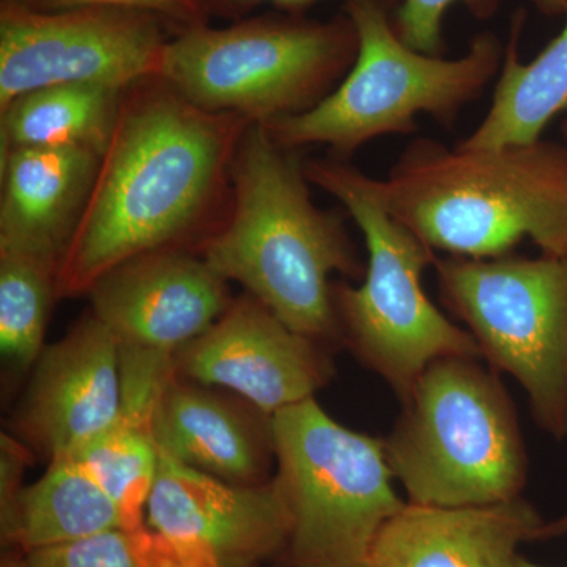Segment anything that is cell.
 I'll return each mask as SVG.
<instances>
[{"label": "cell", "mask_w": 567, "mask_h": 567, "mask_svg": "<svg viewBox=\"0 0 567 567\" xmlns=\"http://www.w3.org/2000/svg\"><path fill=\"white\" fill-rule=\"evenodd\" d=\"M249 125L240 115L194 106L162 78L126 89L59 268V297L89 293L112 268L181 248L219 221Z\"/></svg>", "instance_id": "6da1fadb"}, {"label": "cell", "mask_w": 567, "mask_h": 567, "mask_svg": "<svg viewBox=\"0 0 567 567\" xmlns=\"http://www.w3.org/2000/svg\"><path fill=\"white\" fill-rule=\"evenodd\" d=\"M308 183L292 151L251 123L235 153L221 226L205 238L200 257L287 327L319 341L339 334L331 275L365 270L341 216L320 210Z\"/></svg>", "instance_id": "7a4b0ae2"}, {"label": "cell", "mask_w": 567, "mask_h": 567, "mask_svg": "<svg viewBox=\"0 0 567 567\" xmlns=\"http://www.w3.org/2000/svg\"><path fill=\"white\" fill-rule=\"evenodd\" d=\"M375 188L434 251L492 259L529 238L543 254L567 256V147L558 142L450 151L424 137Z\"/></svg>", "instance_id": "3957f363"}, {"label": "cell", "mask_w": 567, "mask_h": 567, "mask_svg": "<svg viewBox=\"0 0 567 567\" xmlns=\"http://www.w3.org/2000/svg\"><path fill=\"white\" fill-rule=\"evenodd\" d=\"M390 6V0H346L358 35L352 69L311 110L265 123L276 144L292 152L324 144L349 158L377 137L415 133L417 114L451 125L502 70L505 47L495 33L476 35L462 58L424 54L399 37Z\"/></svg>", "instance_id": "277c9868"}, {"label": "cell", "mask_w": 567, "mask_h": 567, "mask_svg": "<svg viewBox=\"0 0 567 567\" xmlns=\"http://www.w3.org/2000/svg\"><path fill=\"white\" fill-rule=\"evenodd\" d=\"M303 171L309 183L344 205L364 235L363 284L357 289L333 286L339 334L357 357L401 401L434 361L480 360L472 333L451 322L424 292V270L439 260L434 249L386 212L374 178L342 159H306Z\"/></svg>", "instance_id": "5b68a950"}, {"label": "cell", "mask_w": 567, "mask_h": 567, "mask_svg": "<svg viewBox=\"0 0 567 567\" xmlns=\"http://www.w3.org/2000/svg\"><path fill=\"white\" fill-rule=\"evenodd\" d=\"M402 406L385 454L409 503L486 506L520 496L528 457L517 415L476 358L434 361Z\"/></svg>", "instance_id": "8992f818"}, {"label": "cell", "mask_w": 567, "mask_h": 567, "mask_svg": "<svg viewBox=\"0 0 567 567\" xmlns=\"http://www.w3.org/2000/svg\"><path fill=\"white\" fill-rule=\"evenodd\" d=\"M357 54V31L344 11L328 21L265 14L174 33L159 78L200 110L265 125L322 102Z\"/></svg>", "instance_id": "52a82bcc"}, {"label": "cell", "mask_w": 567, "mask_h": 567, "mask_svg": "<svg viewBox=\"0 0 567 567\" xmlns=\"http://www.w3.org/2000/svg\"><path fill=\"white\" fill-rule=\"evenodd\" d=\"M295 567H371L377 537L406 505L385 442L339 424L315 398L270 416Z\"/></svg>", "instance_id": "ba28073f"}, {"label": "cell", "mask_w": 567, "mask_h": 567, "mask_svg": "<svg viewBox=\"0 0 567 567\" xmlns=\"http://www.w3.org/2000/svg\"><path fill=\"white\" fill-rule=\"evenodd\" d=\"M440 297L495 371L517 380L533 420L567 439V256L439 259Z\"/></svg>", "instance_id": "9c48e42d"}, {"label": "cell", "mask_w": 567, "mask_h": 567, "mask_svg": "<svg viewBox=\"0 0 567 567\" xmlns=\"http://www.w3.org/2000/svg\"><path fill=\"white\" fill-rule=\"evenodd\" d=\"M174 32L147 11L76 7L41 11L0 2V110L59 84L126 89L162 76Z\"/></svg>", "instance_id": "30bf717a"}, {"label": "cell", "mask_w": 567, "mask_h": 567, "mask_svg": "<svg viewBox=\"0 0 567 567\" xmlns=\"http://www.w3.org/2000/svg\"><path fill=\"white\" fill-rule=\"evenodd\" d=\"M174 361L177 374L235 391L268 417L315 398L331 377L316 339L287 327L249 293L233 301Z\"/></svg>", "instance_id": "8fae6325"}, {"label": "cell", "mask_w": 567, "mask_h": 567, "mask_svg": "<svg viewBox=\"0 0 567 567\" xmlns=\"http://www.w3.org/2000/svg\"><path fill=\"white\" fill-rule=\"evenodd\" d=\"M156 535L210 555L223 567H249L289 544L292 518L278 480L234 484L159 453L147 503Z\"/></svg>", "instance_id": "7c38bea8"}, {"label": "cell", "mask_w": 567, "mask_h": 567, "mask_svg": "<svg viewBox=\"0 0 567 567\" xmlns=\"http://www.w3.org/2000/svg\"><path fill=\"white\" fill-rule=\"evenodd\" d=\"M87 295L92 315L118 344L174 354L233 305L226 279L181 248L133 257L103 275Z\"/></svg>", "instance_id": "4fadbf2b"}, {"label": "cell", "mask_w": 567, "mask_h": 567, "mask_svg": "<svg viewBox=\"0 0 567 567\" xmlns=\"http://www.w3.org/2000/svg\"><path fill=\"white\" fill-rule=\"evenodd\" d=\"M33 369L21 424L50 461L74 456L121 412V344L95 316L44 347Z\"/></svg>", "instance_id": "5bb4252c"}, {"label": "cell", "mask_w": 567, "mask_h": 567, "mask_svg": "<svg viewBox=\"0 0 567 567\" xmlns=\"http://www.w3.org/2000/svg\"><path fill=\"white\" fill-rule=\"evenodd\" d=\"M544 518L524 498L486 506L406 503L377 537L371 567H516Z\"/></svg>", "instance_id": "9a60e30c"}, {"label": "cell", "mask_w": 567, "mask_h": 567, "mask_svg": "<svg viewBox=\"0 0 567 567\" xmlns=\"http://www.w3.org/2000/svg\"><path fill=\"white\" fill-rule=\"evenodd\" d=\"M92 148L29 147L0 156V251L61 268L99 169Z\"/></svg>", "instance_id": "2e32d148"}, {"label": "cell", "mask_w": 567, "mask_h": 567, "mask_svg": "<svg viewBox=\"0 0 567 567\" xmlns=\"http://www.w3.org/2000/svg\"><path fill=\"white\" fill-rule=\"evenodd\" d=\"M153 435L159 453L234 484L265 483L274 453L270 417L262 427L226 399L181 383L177 375L156 406Z\"/></svg>", "instance_id": "e0dca14e"}, {"label": "cell", "mask_w": 567, "mask_h": 567, "mask_svg": "<svg viewBox=\"0 0 567 567\" xmlns=\"http://www.w3.org/2000/svg\"><path fill=\"white\" fill-rule=\"evenodd\" d=\"M122 527L118 507L80 458L50 461L47 473L2 503V532L25 551Z\"/></svg>", "instance_id": "ac0fdd59"}, {"label": "cell", "mask_w": 567, "mask_h": 567, "mask_svg": "<svg viewBox=\"0 0 567 567\" xmlns=\"http://www.w3.org/2000/svg\"><path fill=\"white\" fill-rule=\"evenodd\" d=\"M524 13L511 25L505 59L486 118L461 147L491 148L539 141L548 123L567 110V13L561 32L532 62L518 58Z\"/></svg>", "instance_id": "d6986e66"}, {"label": "cell", "mask_w": 567, "mask_h": 567, "mask_svg": "<svg viewBox=\"0 0 567 567\" xmlns=\"http://www.w3.org/2000/svg\"><path fill=\"white\" fill-rule=\"evenodd\" d=\"M123 93L100 84H59L18 96L0 110V156L29 147H85L103 155Z\"/></svg>", "instance_id": "ffe728a7"}, {"label": "cell", "mask_w": 567, "mask_h": 567, "mask_svg": "<svg viewBox=\"0 0 567 567\" xmlns=\"http://www.w3.org/2000/svg\"><path fill=\"white\" fill-rule=\"evenodd\" d=\"M74 457L91 470L118 507L123 529L128 533L144 529V511L159 465L153 421L118 415L104 434Z\"/></svg>", "instance_id": "44dd1931"}, {"label": "cell", "mask_w": 567, "mask_h": 567, "mask_svg": "<svg viewBox=\"0 0 567 567\" xmlns=\"http://www.w3.org/2000/svg\"><path fill=\"white\" fill-rule=\"evenodd\" d=\"M58 268L25 254L0 251V350L3 360L28 369L44 350Z\"/></svg>", "instance_id": "7402d4cb"}, {"label": "cell", "mask_w": 567, "mask_h": 567, "mask_svg": "<svg viewBox=\"0 0 567 567\" xmlns=\"http://www.w3.org/2000/svg\"><path fill=\"white\" fill-rule=\"evenodd\" d=\"M22 567H144L123 528L25 551Z\"/></svg>", "instance_id": "603a6c76"}, {"label": "cell", "mask_w": 567, "mask_h": 567, "mask_svg": "<svg viewBox=\"0 0 567 567\" xmlns=\"http://www.w3.org/2000/svg\"><path fill=\"white\" fill-rule=\"evenodd\" d=\"M503 0H401L393 18L399 37L413 50L443 54V22L451 7L462 3L477 20H488Z\"/></svg>", "instance_id": "cb8c5ba5"}, {"label": "cell", "mask_w": 567, "mask_h": 567, "mask_svg": "<svg viewBox=\"0 0 567 567\" xmlns=\"http://www.w3.org/2000/svg\"><path fill=\"white\" fill-rule=\"evenodd\" d=\"M25 9L52 11L76 9V7H121L147 11L162 18L174 33L208 24L210 18L200 0H0Z\"/></svg>", "instance_id": "d4e9b609"}, {"label": "cell", "mask_w": 567, "mask_h": 567, "mask_svg": "<svg viewBox=\"0 0 567 567\" xmlns=\"http://www.w3.org/2000/svg\"><path fill=\"white\" fill-rule=\"evenodd\" d=\"M320 0H200L208 18H238L245 17L259 6H274L286 13L301 14L308 7L315 6ZM391 3H401V0H390Z\"/></svg>", "instance_id": "484cf974"}, {"label": "cell", "mask_w": 567, "mask_h": 567, "mask_svg": "<svg viewBox=\"0 0 567 567\" xmlns=\"http://www.w3.org/2000/svg\"><path fill=\"white\" fill-rule=\"evenodd\" d=\"M563 536H567V513L555 520L544 522L543 527L536 533L535 540L555 539V537Z\"/></svg>", "instance_id": "4316f807"}, {"label": "cell", "mask_w": 567, "mask_h": 567, "mask_svg": "<svg viewBox=\"0 0 567 567\" xmlns=\"http://www.w3.org/2000/svg\"><path fill=\"white\" fill-rule=\"evenodd\" d=\"M540 13L547 17H559L567 13V0H532Z\"/></svg>", "instance_id": "83f0119b"}, {"label": "cell", "mask_w": 567, "mask_h": 567, "mask_svg": "<svg viewBox=\"0 0 567 567\" xmlns=\"http://www.w3.org/2000/svg\"><path fill=\"white\" fill-rule=\"evenodd\" d=\"M516 567H547V566L537 565V563L529 561V559H525L524 557H518Z\"/></svg>", "instance_id": "f1b7e54d"}, {"label": "cell", "mask_w": 567, "mask_h": 567, "mask_svg": "<svg viewBox=\"0 0 567 567\" xmlns=\"http://www.w3.org/2000/svg\"><path fill=\"white\" fill-rule=\"evenodd\" d=\"M2 567H22V559H6Z\"/></svg>", "instance_id": "f546056e"}, {"label": "cell", "mask_w": 567, "mask_h": 567, "mask_svg": "<svg viewBox=\"0 0 567 567\" xmlns=\"http://www.w3.org/2000/svg\"><path fill=\"white\" fill-rule=\"evenodd\" d=\"M561 132H563V134H565V137L567 141V121L565 122V125H563Z\"/></svg>", "instance_id": "4dcf8cb0"}]
</instances>
